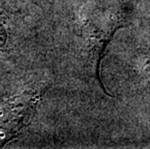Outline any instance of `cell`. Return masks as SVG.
<instances>
[{
	"mask_svg": "<svg viewBox=\"0 0 150 149\" xmlns=\"http://www.w3.org/2000/svg\"><path fill=\"white\" fill-rule=\"evenodd\" d=\"M38 97L17 98L0 109V146L14 138L30 118Z\"/></svg>",
	"mask_w": 150,
	"mask_h": 149,
	"instance_id": "cell-1",
	"label": "cell"
},
{
	"mask_svg": "<svg viewBox=\"0 0 150 149\" xmlns=\"http://www.w3.org/2000/svg\"><path fill=\"white\" fill-rule=\"evenodd\" d=\"M5 43V32L3 28L0 26V46H2Z\"/></svg>",
	"mask_w": 150,
	"mask_h": 149,
	"instance_id": "cell-2",
	"label": "cell"
}]
</instances>
